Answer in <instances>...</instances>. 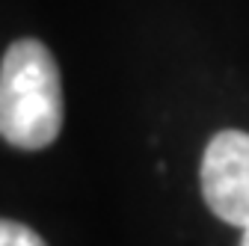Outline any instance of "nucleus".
<instances>
[{
    "label": "nucleus",
    "mask_w": 249,
    "mask_h": 246,
    "mask_svg": "<svg viewBox=\"0 0 249 246\" xmlns=\"http://www.w3.org/2000/svg\"><path fill=\"white\" fill-rule=\"evenodd\" d=\"M62 131V80L39 39H18L0 63V137L15 148H48Z\"/></svg>",
    "instance_id": "1"
},
{
    "label": "nucleus",
    "mask_w": 249,
    "mask_h": 246,
    "mask_svg": "<svg viewBox=\"0 0 249 246\" xmlns=\"http://www.w3.org/2000/svg\"><path fill=\"white\" fill-rule=\"evenodd\" d=\"M202 199L213 217L249 228V134L220 131L202 155Z\"/></svg>",
    "instance_id": "2"
},
{
    "label": "nucleus",
    "mask_w": 249,
    "mask_h": 246,
    "mask_svg": "<svg viewBox=\"0 0 249 246\" xmlns=\"http://www.w3.org/2000/svg\"><path fill=\"white\" fill-rule=\"evenodd\" d=\"M0 246H48V243L24 223L0 220Z\"/></svg>",
    "instance_id": "3"
},
{
    "label": "nucleus",
    "mask_w": 249,
    "mask_h": 246,
    "mask_svg": "<svg viewBox=\"0 0 249 246\" xmlns=\"http://www.w3.org/2000/svg\"><path fill=\"white\" fill-rule=\"evenodd\" d=\"M240 246H249V228L243 231V237H240Z\"/></svg>",
    "instance_id": "4"
}]
</instances>
